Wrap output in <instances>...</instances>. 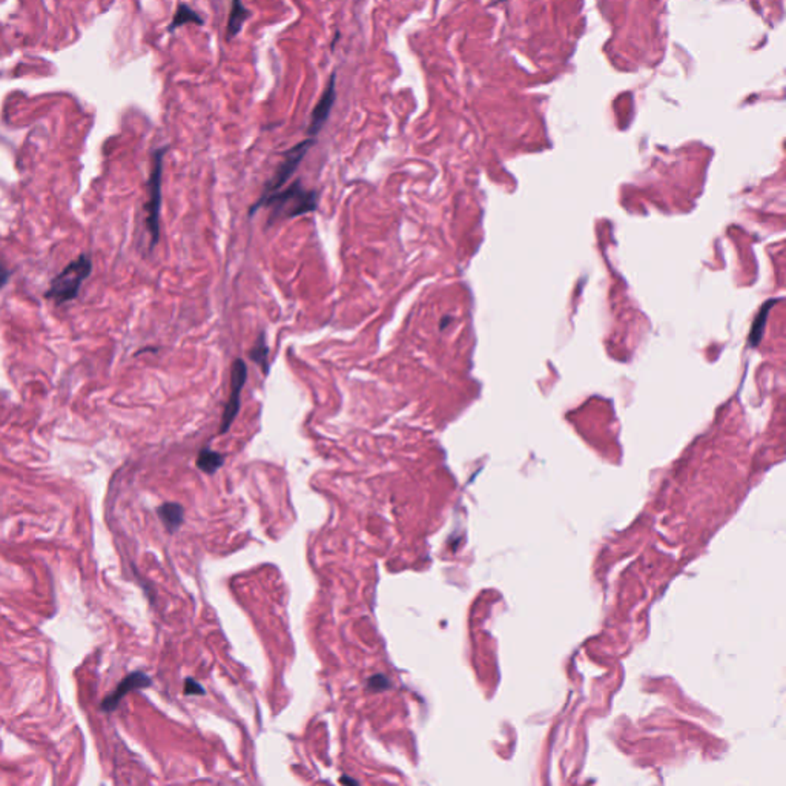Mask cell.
Wrapping results in <instances>:
<instances>
[{"instance_id": "obj_14", "label": "cell", "mask_w": 786, "mask_h": 786, "mask_svg": "<svg viewBox=\"0 0 786 786\" xmlns=\"http://www.w3.org/2000/svg\"><path fill=\"white\" fill-rule=\"evenodd\" d=\"M185 694L186 696H194V694H205V688L201 687L198 682H196L194 679H186L185 682Z\"/></svg>"}, {"instance_id": "obj_2", "label": "cell", "mask_w": 786, "mask_h": 786, "mask_svg": "<svg viewBox=\"0 0 786 786\" xmlns=\"http://www.w3.org/2000/svg\"><path fill=\"white\" fill-rule=\"evenodd\" d=\"M92 263L88 255H80L77 260L71 261L56 278H52L50 291L45 293L46 298L57 301L59 304L74 300L79 295L80 287L91 275Z\"/></svg>"}, {"instance_id": "obj_13", "label": "cell", "mask_w": 786, "mask_h": 786, "mask_svg": "<svg viewBox=\"0 0 786 786\" xmlns=\"http://www.w3.org/2000/svg\"><path fill=\"white\" fill-rule=\"evenodd\" d=\"M389 685H391V683H389V679H387L386 676H382V674H375V676L371 677V679L367 681V688L371 690V691H375V693H378V691L387 690Z\"/></svg>"}, {"instance_id": "obj_7", "label": "cell", "mask_w": 786, "mask_h": 786, "mask_svg": "<svg viewBox=\"0 0 786 786\" xmlns=\"http://www.w3.org/2000/svg\"><path fill=\"white\" fill-rule=\"evenodd\" d=\"M151 685L152 681L149 679V676L142 673V671H136V673L127 674L125 679L117 685L116 691L105 697V701L102 702V705H100V710L105 711V713H112V711L118 707L120 701H122L127 693H131L134 690L147 688L151 687Z\"/></svg>"}, {"instance_id": "obj_3", "label": "cell", "mask_w": 786, "mask_h": 786, "mask_svg": "<svg viewBox=\"0 0 786 786\" xmlns=\"http://www.w3.org/2000/svg\"><path fill=\"white\" fill-rule=\"evenodd\" d=\"M166 147L154 152V165L149 177V183H147V189H149V200H147L146 211V225L147 231L151 234V247L157 245L160 237V206H161V172H163V157H165Z\"/></svg>"}, {"instance_id": "obj_5", "label": "cell", "mask_w": 786, "mask_h": 786, "mask_svg": "<svg viewBox=\"0 0 786 786\" xmlns=\"http://www.w3.org/2000/svg\"><path fill=\"white\" fill-rule=\"evenodd\" d=\"M246 380H247L246 362L240 358L234 360L231 369V393L229 398H227V404L225 407L223 420H221L220 435L226 433L227 430L231 428L235 418H237V415L240 412V396L241 391H243V387L246 384Z\"/></svg>"}, {"instance_id": "obj_8", "label": "cell", "mask_w": 786, "mask_h": 786, "mask_svg": "<svg viewBox=\"0 0 786 786\" xmlns=\"http://www.w3.org/2000/svg\"><path fill=\"white\" fill-rule=\"evenodd\" d=\"M252 12L246 8L243 0H232V5H231V11H229V19H227V26H226V40L227 42H231L234 37H237V34H240L241 28H243V25L247 19H251Z\"/></svg>"}, {"instance_id": "obj_4", "label": "cell", "mask_w": 786, "mask_h": 786, "mask_svg": "<svg viewBox=\"0 0 786 786\" xmlns=\"http://www.w3.org/2000/svg\"><path fill=\"white\" fill-rule=\"evenodd\" d=\"M313 143H315L313 138L311 137L307 140H303V142H300L298 145H295L292 149H289L286 152L285 160L280 163L278 169L275 171V174H273V177L267 181V185L263 191V196L261 197L271 196V194L280 191V187L292 177V174L295 171H297V167L301 163V160L306 157V154L313 146Z\"/></svg>"}, {"instance_id": "obj_1", "label": "cell", "mask_w": 786, "mask_h": 786, "mask_svg": "<svg viewBox=\"0 0 786 786\" xmlns=\"http://www.w3.org/2000/svg\"><path fill=\"white\" fill-rule=\"evenodd\" d=\"M317 201H318L317 191L304 189L301 181L297 180L285 191H277L271 194V196L260 197L257 203L251 207L249 214L252 215L257 212L260 207L269 206L271 207L269 225H272L273 221L300 217V215L313 212L317 209Z\"/></svg>"}, {"instance_id": "obj_15", "label": "cell", "mask_w": 786, "mask_h": 786, "mask_svg": "<svg viewBox=\"0 0 786 786\" xmlns=\"http://www.w3.org/2000/svg\"><path fill=\"white\" fill-rule=\"evenodd\" d=\"M10 275H11V273H10L8 269H5V267H3V265L0 263V289H2V287L6 285V283H8V280H10Z\"/></svg>"}, {"instance_id": "obj_9", "label": "cell", "mask_w": 786, "mask_h": 786, "mask_svg": "<svg viewBox=\"0 0 786 786\" xmlns=\"http://www.w3.org/2000/svg\"><path fill=\"white\" fill-rule=\"evenodd\" d=\"M157 513L160 516L161 522H163V526L166 527V530L169 533L177 532V530L181 527V524H183V507L180 506V504L176 502H166L163 506H160L157 508Z\"/></svg>"}, {"instance_id": "obj_11", "label": "cell", "mask_w": 786, "mask_h": 786, "mask_svg": "<svg viewBox=\"0 0 786 786\" xmlns=\"http://www.w3.org/2000/svg\"><path fill=\"white\" fill-rule=\"evenodd\" d=\"M225 464V456L218 452H214L211 448H203L197 458V467L203 470L205 473L212 475Z\"/></svg>"}, {"instance_id": "obj_12", "label": "cell", "mask_w": 786, "mask_h": 786, "mask_svg": "<svg viewBox=\"0 0 786 786\" xmlns=\"http://www.w3.org/2000/svg\"><path fill=\"white\" fill-rule=\"evenodd\" d=\"M269 349L266 346V340H265V335L261 333L260 338L255 342L254 347L251 349V358L257 362V364L261 367V371L265 373L269 372Z\"/></svg>"}, {"instance_id": "obj_10", "label": "cell", "mask_w": 786, "mask_h": 786, "mask_svg": "<svg viewBox=\"0 0 786 786\" xmlns=\"http://www.w3.org/2000/svg\"><path fill=\"white\" fill-rule=\"evenodd\" d=\"M187 23H196V25H205V19L198 16L197 11H194L189 5L186 3H180L178 8L176 11V14H174V19L171 25L167 26V31L172 32L176 31L177 28H181L183 25Z\"/></svg>"}, {"instance_id": "obj_6", "label": "cell", "mask_w": 786, "mask_h": 786, "mask_svg": "<svg viewBox=\"0 0 786 786\" xmlns=\"http://www.w3.org/2000/svg\"><path fill=\"white\" fill-rule=\"evenodd\" d=\"M335 82H337V74L333 72L331 79H329V83L326 86L324 92L321 94L318 103L315 105L312 111L311 123H309L307 127L309 137L317 136V134L322 130V126L326 125L329 116H331L332 106L335 103V99H337V85H335Z\"/></svg>"}]
</instances>
